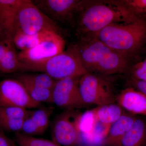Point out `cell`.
Returning <instances> with one entry per match:
<instances>
[{
	"label": "cell",
	"mask_w": 146,
	"mask_h": 146,
	"mask_svg": "<svg viewBox=\"0 0 146 146\" xmlns=\"http://www.w3.org/2000/svg\"><path fill=\"white\" fill-rule=\"evenodd\" d=\"M138 18L118 1L91 3L81 1L73 25L81 38L95 34L111 24L130 23Z\"/></svg>",
	"instance_id": "obj_1"
},
{
	"label": "cell",
	"mask_w": 146,
	"mask_h": 146,
	"mask_svg": "<svg viewBox=\"0 0 146 146\" xmlns=\"http://www.w3.org/2000/svg\"><path fill=\"white\" fill-rule=\"evenodd\" d=\"M87 72L105 76L128 70L129 56L110 48L93 36H86L70 47Z\"/></svg>",
	"instance_id": "obj_2"
},
{
	"label": "cell",
	"mask_w": 146,
	"mask_h": 146,
	"mask_svg": "<svg viewBox=\"0 0 146 146\" xmlns=\"http://www.w3.org/2000/svg\"><path fill=\"white\" fill-rule=\"evenodd\" d=\"M94 35L112 49L130 56L146 41V22L143 18H138L130 23L112 24Z\"/></svg>",
	"instance_id": "obj_3"
},
{
	"label": "cell",
	"mask_w": 146,
	"mask_h": 146,
	"mask_svg": "<svg viewBox=\"0 0 146 146\" xmlns=\"http://www.w3.org/2000/svg\"><path fill=\"white\" fill-rule=\"evenodd\" d=\"M19 72H39L56 80L80 77L88 73L71 47L42 63L21 65Z\"/></svg>",
	"instance_id": "obj_4"
},
{
	"label": "cell",
	"mask_w": 146,
	"mask_h": 146,
	"mask_svg": "<svg viewBox=\"0 0 146 146\" xmlns=\"http://www.w3.org/2000/svg\"><path fill=\"white\" fill-rule=\"evenodd\" d=\"M43 31L53 32L63 37L61 28L37 8L32 1L23 0L16 15L12 37L16 33L32 35Z\"/></svg>",
	"instance_id": "obj_5"
},
{
	"label": "cell",
	"mask_w": 146,
	"mask_h": 146,
	"mask_svg": "<svg viewBox=\"0 0 146 146\" xmlns=\"http://www.w3.org/2000/svg\"><path fill=\"white\" fill-rule=\"evenodd\" d=\"M104 76L88 73L80 78L78 87L82 99L88 106H98L115 103L111 82Z\"/></svg>",
	"instance_id": "obj_6"
},
{
	"label": "cell",
	"mask_w": 146,
	"mask_h": 146,
	"mask_svg": "<svg viewBox=\"0 0 146 146\" xmlns=\"http://www.w3.org/2000/svg\"><path fill=\"white\" fill-rule=\"evenodd\" d=\"M81 115L76 110H67L59 115L53 126L52 140L61 146L80 145Z\"/></svg>",
	"instance_id": "obj_7"
},
{
	"label": "cell",
	"mask_w": 146,
	"mask_h": 146,
	"mask_svg": "<svg viewBox=\"0 0 146 146\" xmlns=\"http://www.w3.org/2000/svg\"><path fill=\"white\" fill-rule=\"evenodd\" d=\"M42 103L34 101L23 84L16 79L0 82V106H13L25 109H36Z\"/></svg>",
	"instance_id": "obj_8"
},
{
	"label": "cell",
	"mask_w": 146,
	"mask_h": 146,
	"mask_svg": "<svg viewBox=\"0 0 146 146\" xmlns=\"http://www.w3.org/2000/svg\"><path fill=\"white\" fill-rule=\"evenodd\" d=\"M80 78H68L57 80L52 90L53 103L67 110L81 109L88 106L84 102L80 93Z\"/></svg>",
	"instance_id": "obj_9"
},
{
	"label": "cell",
	"mask_w": 146,
	"mask_h": 146,
	"mask_svg": "<svg viewBox=\"0 0 146 146\" xmlns=\"http://www.w3.org/2000/svg\"><path fill=\"white\" fill-rule=\"evenodd\" d=\"M33 2L44 14L58 25L69 23L73 25L81 1L33 0Z\"/></svg>",
	"instance_id": "obj_10"
},
{
	"label": "cell",
	"mask_w": 146,
	"mask_h": 146,
	"mask_svg": "<svg viewBox=\"0 0 146 146\" xmlns=\"http://www.w3.org/2000/svg\"><path fill=\"white\" fill-rule=\"evenodd\" d=\"M65 44L64 37L55 34L36 46L18 52L20 66L44 62L63 52Z\"/></svg>",
	"instance_id": "obj_11"
},
{
	"label": "cell",
	"mask_w": 146,
	"mask_h": 146,
	"mask_svg": "<svg viewBox=\"0 0 146 146\" xmlns=\"http://www.w3.org/2000/svg\"><path fill=\"white\" fill-rule=\"evenodd\" d=\"M23 0H0V40H12L13 27Z\"/></svg>",
	"instance_id": "obj_12"
},
{
	"label": "cell",
	"mask_w": 146,
	"mask_h": 146,
	"mask_svg": "<svg viewBox=\"0 0 146 146\" xmlns=\"http://www.w3.org/2000/svg\"><path fill=\"white\" fill-rule=\"evenodd\" d=\"M30 110L13 106H0V129L6 132H21Z\"/></svg>",
	"instance_id": "obj_13"
},
{
	"label": "cell",
	"mask_w": 146,
	"mask_h": 146,
	"mask_svg": "<svg viewBox=\"0 0 146 146\" xmlns=\"http://www.w3.org/2000/svg\"><path fill=\"white\" fill-rule=\"evenodd\" d=\"M117 101L118 104L128 113L146 115V96L133 87L123 90Z\"/></svg>",
	"instance_id": "obj_14"
},
{
	"label": "cell",
	"mask_w": 146,
	"mask_h": 146,
	"mask_svg": "<svg viewBox=\"0 0 146 146\" xmlns=\"http://www.w3.org/2000/svg\"><path fill=\"white\" fill-rule=\"evenodd\" d=\"M137 117L129 113H124L110 127L102 146H121L123 137L133 125Z\"/></svg>",
	"instance_id": "obj_15"
},
{
	"label": "cell",
	"mask_w": 146,
	"mask_h": 146,
	"mask_svg": "<svg viewBox=\"0 0 146 146\" xmlns=\"http://www.w3.org/2000/svg\"><path fill=\"white\" fill-rule=\"evenodd\" d=\"M92 110L97 122L108 128L124 113L123 108L115 103L98 106Z\"/></svg>",
	"instance_id": "obj_16"
},
{
	"label": "cell",
	"mask_w": 146,
	"mask_h": 146,
	"mask_svg": "<svg viewBox=\"0 0 146 146\" xmlns=\"http://www.w3.org/2000/svg\"><path fill=\"white\" fill-rule=\"evenodd\" d=\"M56 34L57 33L50 31L40 32L32 35L16 33L13 36L12 42L16 48L22 51L38 46Z\"/></svg>",
	"instance_id": "obj_17"
},
{
	"label": "cell",
	"mask_w": 146,
	"mask_h": 146,
	"mask_svg": "<svg viewBox=\"0 0 146 146\" xmlns=\"http://www.w3.org/2000/svg\"><path fill=\"white\" fill-rule=\"evenodd\" d=\"M146 121L137 118L133 125L123 137L121 146H145Z\"/></svg>",
	"instance_id": "obj_18"
},
{
	"label": "cell",
	"mask_w": 146,
	"mask_h": 146,
	"mask_svg": "<svg viewBox=\"0 0 146 146\" xmlns=\"http://www.w3.org/2000/svg\"><path fill=\"white\" fill-rule=\"evenodd\" d=\"M16 79L25 82L36 86L53 90L57 80L44 73L35 74L21 72L16 76Z\"/></svg>",
	"instance_id": "obj_19"
},
{
	"label": "cell",
	"mask_w": 146,
	"mask_h": 146,
	"mask_svg": "<svg viewBox=\"0 0 146 146\" xmlns=\"http://www.w3.org/2000/svg\"><path fill=\"white\" fill-rule=\"evenodd\" d=\"M20 67L18 52L12 42L5 54L0 60V72L11 74L19 72Z\"/></svg>",
	"instance_id": "obj_20"
},
{
	"label": "cell",
	"mask_w": 146,
	"mask_h": 146,
	"mask_svg": "<svg viewBox=\"0 0 146 146\" xmlns=\"http://www.w3.org/2000/svg\"><path fill=\"white\" fill-rule=\"evenodd\" d=\"M20 82L23 84L29 96L35 101L41 103L43 102L53 103L52 90L25 82Z\"/></svg>",
	"instance_id": "obj_21"
},
{
	"label": "cell",
	"mask_w": 146,
	"mask_h": 146,
	"mask_svg": "<svg viewBox=\"0 0 146 146\" xmlns=\"http://www.w3.org/2000/svg\"><path fill=\"white\" fill-rule=\"evenodd\" d=\"M15 141L18 146H61L54 140L27 136L21 132L15 133Z\"/></svg>",
	"instance_id": "obj_22"
},
{
	"label": "cell",
	"mask_w": 146,
	"mask_h": 146,
	"mask_svg": "<svg viewBox=\"0 0 146 146\" xmlns=\"http://www.w3.org/2000/svg\"><path fill=\"white\" fill-rule=\"evenodd\" d=\"M52 109L40 107L35 110L30 111L29 116L44 133L48 126L49 117L52 112Z\"/></svg>",
	"instance_id": "obj_23"
},
{
	"label": "cell",
	"mask_w": 146,
	"mask_h": 146,
	"mask_svg": "<svg viewBox=\"0 0 146 146\" xmlns=\"http://www.w3.org/2000/svg\"><path fill=\"white\" fill-rule=\"evenodd\" d=\"M118 2L139 18L146 16V0H125Z\"/></svg>",
	"instance_id": "obj_24"
},
{
	"label": "cell",
	"mask_w": 146,
	"mask_h": 146,
	"mask_svg": "<svg viewBox=\"0 0 146 146\" xmlns=\"http://www.w3.org/2000/svg\"><path fill=\"white\" fill-rule=\"evenodd\" d=\"M21 131H22L21 132V133L25 135L33 137L37 135H41L44 133L41 129L31 117L29 115L24 120Z\"/></svg>",
	"instance_id": "obj_25"
},
{
	"label": "cell",
	"mask_w": 146,
	"mask_h": 146,
	"mask_svg": "<svg viewBox=\"0 0 146 146\" xmlns=\"http://www.w3.org/2000/svg\"><path fill=\"white\" fill-rule=\"evenodd\" d=\"M131 78L146 82V58L143 61L135 64L131 69Z\"/></svg>",
	"instance_id": "obj_26"
},
{
	"label": "cell",
	"mask_w": 146,
	"mask_h": 146,
	"mask_svg": "<svg viewBox=\"0 0 146 146\" xmlns=\"http://www.w3.org/2000/svg\"><path fill=\"white\" fill-rule=\"evenodd\" d=\"M130 83L133 88L146 96V82L138 80L131 78Z\"/></svg>",
	"instance_id": "obj_27"
},
{
	"label": "cell",
	"mask_w": 146,
	"mask_h": 146,
	"mask_svg": "<svg viewBox=\"0 0 146 146\" xmlns=\"http://www.w3.org/2000/svg\"><path fill=\"white\" fill-rule=\"evenodd\" d=\"M0 146H17L15 142L6 136L4 132L0 129Z\"/></svg>",
	"instance_id": "obj_28"
},
{
	"label": "cell",
	"mask_w": 146,
	"mask_h": 146,
	"mask_svg": "<svg viewBox=\"0 0 146 146\" xmlns=\"http://www.w3.org/2000/svg\"><path fill=\"white\" fill-rule=\"evenodd\" d=\"M12 42L11 40H0V60L5 54Z\"/></svg>",
	"instance_id": "obj_29"
},
{
	"label": "cell",
	"mask_w": 146,
	"mask_h": 146,
	"mask_svg": "<svg viewBox=\"0 0 146 146\" xmlns=\"http://www.w3.org/2000/svg\"></svg>",
	"instance_id": "obj_30"
}]
</instances>
